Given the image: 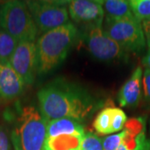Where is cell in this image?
I'll return each instance as SVG.
<instances>
[{
    "mask_svg": "<svg viewBox=\"0 0 150 150\" xmlns=\"http://www.w3.org/2000/svg\"><path fill=\"white\" fill-rule=\"evenodd\" d=\"M142 64L145 67V69L150 70V50H148V53L142 59Z\"/></svg>",
    "mask_w": 150,
    "mask_h": 150,
    "instance_id": "obj_25",
    "label": "cell"
},
{
    "mask_svg": "<svg viewBox=\"0 0 150 150\" xmlns=\"http://www.w3.org/2000/svg\"><path fill=\"white\" fill-rule=\"evenodd\" d=\"M142 27L144 33L146 45L148 46L149 50H150V21H146L142 23Z\"/></svg>",
    "mask_w": 150,
    "mask_h": 150,
    "instance_id": "obj_24",
    "label": "cell"
},
{
    "mask_svg": "<svg viewBox=\"0 0 150 150\" xmlns=\"http://www.w3.org/2000/svg\"><path fill=\"white\" fill-rule=\"evenodd\" d=\"M69 18L75 23L84 28H101L104 19L103 1L98 0H73L69 1Z\"/></svg>",
    "mask_w": 150,
    "mask_h": 150,
    "instance_id": "obj_9",
    "label": "cell"
},
{
    "mask_svg": "<svg viewBox=\"0 0 150 150\" xmlns=\"http://www.w3.org/2000/svg\"><path fill=\"white\" fill-rule=\"evenodd\" d=\"M78 35V28L70 22L38 38L36 43L38 75L48 74L62 64Z\"/></svg>",
    "mask_w": 150,
    "mask_h": 150,
    "instance_id": "obj_2",
    "label": "cell"
},
{
    "mask_svg": "<svg viewBox=\"0 0 150 150\" xmlns=\"http://www.w3.org/2000/svg\"><path fill=\"white\" fill-rule=\"evenodd\" d=\"M104 22H113L135 18L130 8L129 1L106 0L103 1Z\"/></svg>",
    "mask_w": 150,
    "mask_h": 150,
    "instance_id": "obj_14",
    "label": "cell"
},
{
    "mask_svg": "<svg viewBox=\"0 0 150 150\" xmlns=\"http://www.w3.org/2000/svg\"><path fill=\"white\" fill-rule=\"evenodd\" d=\"M125 134L126 132L125 129H123L119 133L102 138L103 150H118L119 146L123 143Z\"/></svg>",
    "mask_w": 150,
    "mask_h": 150,
    "instance_id": "obj_21",
    "label": "cell"
},
{
    "mask_svg": "<svg viewBox=\"0 0 150 150\" xmlns=\"http://www.w3.org/2000/svg\"><path fill=\"white\" fill-rule=\"evenodd\" d=\"M0 150H12L8 134L2 126H0Z\"/></svg>",
    "mask_w": 150,
    "mask_h": 150,
    "instance_id": "obj_23",
    "label": "cell"
},
{
    "mask_svg": "<svg viewBox=\"0 0 150 150\" xmlns=\"http://www.w3.org/2000/svg\"><path fill=\"white\" fill-rule=\"evenodd\" d=\"M38 32L45 33L70 23L69 1H26Z\"/></svg>",
    "mask_w": 150,
    "mask_h": 150,
    "instance_id": "obj_5",
    "label": "cell"
},
{
    "mask_svg": "<svg viewBox=\"0 0 150 150\" xmlns=\"http://www.w3.org/2000/svg\"><path fill=\"white\" fill-rule=\"evenodd\" d=\"M82 37L88 52L100 61L122 60L128 57V53L108 36L103 27L84 30Z\"/></svg>",
    "mask_w": 150,
    "mask_h": 150,
    "instance_id": "obj_7",
    "label": "cell"
},
{
    "mask_svg": "<svg viewBox=\"0 0 150 150\" xmlns=\"http://www.w3.org/2000/svg\"><path fill=\"white\" fill-rule=\"evenodd\" d=\"M48 122L35 106L23 107L13 119L11 142L14 150H45Z\"/></svg>",
    "mask_w": 150,
    "mask_h": 150,
    "instance_id": "obj_3",
    "label": "cell"
},
{
    "mask_svg": "<svg viewBox=\"0 0 150 150\" xmlns=\"http://www.w3.org/2000/svg\"><path fill=\"white\" fill-rule=\"evenodd\" d=\"M18 43L14 38L0 28V63L9 64Z\"/></svg>",
    "mask_w": 150,
    "mask_h": 150,
    "instance_id": "obj_16",
    "label": "cell"
},
{
    "mask_svg": "<svg viewBox=\"0 0 150 150\" xmlns=\"http://www.w3.org/2000/svg\"><path fill=\"white\" fill-rule=\"evenodd\" d=\"M24 83L10 64L0 63V105L13 102L24 91Z\"/></svg>",
    "mask_w": 150,
    "mask_h": 150,
    "instance_id": "obj_10",
    "label": "cell"
},
{
    "mask_svg": "<svg viewBox=\"0 0 150 150\" xmlns=\"http://www.w3.org/2000/svg\"><path fill=\"white\" fill-rule=\"evenodd\" d=\"M128 122V118L123 110L119 108H112V133L123 130Z\"/></svg>",
    "mask_w": 150,
    "mask_h": 150,
    "instance_id": "obj_20",
    "label": "cell"
},
{
    "mask_svg": "<svg viewBox=\"0 0 150 150\" xmlns=\"http://www.w3.org/2000/svg\"><path fill=\"white\" fill-rule=\"evenodd\" d=\"M37 97L38 109L47 122L70 118L83 123L102 105L86 88L64 78L43 86Z\"/></svg>",
    "mask_w": 150,
    "mask_h": 150,
    "instance_id": "obj_1",
    "label": "cell"
},
{
    "mask_svg": "<svg viewBox=\"0 0 150 150\" xmlns=\"http://www.w3.org/2000/svg\"><path fill=\"white\" fill-rule=\"evenodd\" d=\"M0 28L17 41L34 42L38 29L28 8L26 2L12 0L0 5Z\"/></svg>",
    "mask_w": 150,
    "mask_h": 150,
    "instance_id": "obj_4",
    "label": "cell"
},
{
    "mask_svg": "<svg viewBox=\"0 0 150 150\" xmlns=\"http://www.w3.org/2000/svg\"><path fill=\"white\" fill-rule=\"evenodd\" d=\"M125 137L118 150H150V139L146 137V118L129 119L125 127Z\"/></svg>",
    "mask_w": 150,
    "mask_h": 150,
    "instance_id": "obj_11",
    "label": "cell"
},
{
    "mask_svg": "<svg viewBox=\"0 0 150 150\" xmlns=\"http://www.w3.org/2000/svg\"><path fill=\"white\" fill-rule=\"evenodd\" d=\"M103 30L127 53L141 54L146 48L142 23L136 18L104 22Z\"/></svg>",
    "mask_w": 150,
    "mask_h": 150,
    "instance_id": "obj_6",
    "label": "cell"
},
{
    "mask_svg": "<svg viewBox=\"0 0 150 150\" xmlns=\"http://www.w3.org/2000/svg\"><path fill=\"white\" fill-rule=\"evenodd\" d=\"M144 71L141 66H138L128 80L120 88L118 100L121 107L134 108L139 103L142 96Z\"/></svg>",
    "mask_w": 150,
    "mask_h": 150,
    "instance_id": "obj_12",
    "label": "cell"
},
{
    "mask_svg": "<svg viewBox=\"0 0 150 150\" xmlns=\"http://www.w3.org/2000/svg\"><path fill=\"white\" fill-rule=\"evenodd\" d=\"M84 135H60L48 138L45 150H80Z\"/></svg>",
    "mask_w": 150,
    "mask_h": 150,
    "instance_id": "obj_15",
    "label": "cell"
},
{
    "mask_svg": "<svg viewBox=\"0 0 150 150\" xmlns=\"http://www.w3.org/2000/svg\"><path fill=\"white\" fill-rule=\"evenodd\" d=\"M9 64L25 85L33 84L38 74L36 43L28 41L19 42Z\"/></svg>",
    "mask_w": 150,
    "mask_h": 150,
    "instance_id": "obj_8",
    "label": "cell"
},
{
    "mask_svg": "<svg viewBox=\"0 0 150 150\" xmlns=\"http://www.w3.org/2000/svg\"><path fill=\"white\" fill-rule=\"evenodd\" d=\"M143 88L146 101L150 103V70L145 69L143 74Z\"/></svg>",
    "mask_w": 150,
    "mask_h": 150,
    "instance_id": "obj_22",
    "label": "cell"
},
{
    "mask_svg": "<svg viewBox=\"0 0 150 150\" xmlns=\"http://www.w3.org/2000/svg\"><path fill=\"white\" fill-rule=\"evenodd\" d=\"M80 150H103L102 138L91 132L85 133L82 140Z\"/></svg>",
    "mask_w": 150,
    "mask_h": 150,
    "instance_id": "obj_19",
    "label": "cell"
},
{
    "mask_svg": "<svg viewBox=\"0 0 150 150\" xmlns=\"http://www.w3.org/2000/svg\"><path fill=\"white\" fill-rule=\"evenodd\" d=\"M129 2L134 17L139 21H150V0H131Z\"/></svg>",
    "mask_w": 150,
    "mask_h": 150,
    "instance_id": "obj_18",
    "label": "cell"
},
{
    "mask_svg": "<svg viewBox=\"0 0 150 150\" xmlns=\"http://www.w3.org/2000/svg\"><path fill=\"white\" fill-rule=\"evenodd\" d=\"M93 129L99 135H107L112 133V108L102 109L93 120Z\"/></svg>",
    "mask_w": 150,
    "mask_h": 150,
    "instance_id": "obj_17",
    "label": "cell"
},
{
    "mask_svg": "<svg viewBox=\"0 0 150 150\" xmlns=\"http://www.w3.org/2000/svg\"><path fill=\"white\" fill-rule=\"evenodd\" d=\"M85 130L83 123L74 118H62L48 121L47 124L48 138L60 135H84Z\"/></svg>",
    "mask_w": 150,
    "mask_h": 150,
    "instance_id": "obj_13",
    "label": "cell"
}]
</instances>
